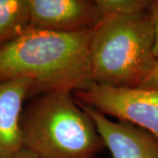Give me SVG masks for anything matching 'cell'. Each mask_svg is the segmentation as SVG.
<instances>
[{
    "mask_svg": "<svg viewBox=\"0 0 158 158\" xmlns=\"http://www.w3.org/2000/svg\"><path fill=\"white\" fill-rule=\"evenodd\" d=\"M91 31L62 34L30 28L0 48V82L27 79L29 96L85 90L94 83L90 60Z\"/></svg>",
    "mask_w": 158,
    "mask_h": 158,
    "instance_id": "cell-1",
    "label": "cell"
},
{
    "mask_svg": "<svg viewBox=\"0 0 158 158\" xmlns=\"http://www.w3.org/2000/svg\"><path fill=\"white\" fill-rule=\"evenodd\" d=\"M24 148L37 158H94L105 144L95 122L69 90L43 93L24 106Z\"/></svg>",
    "mask_w": 158,
    "mask_h": 158,
    "instance_id": "cell-2",
    "label": "cell"
},
{
    "mask_svg": "<svg viewBox=\"0 0 158 158\" xmlns=\"http://www.w3.org/2000/svg\"><path fill=\"white\" fill-rule=\"evenodd\" d=\"M155 28L148 10L106 16L91 31L90 60L94 83L114 88H137L152 70Z\"/></svg>",
    "mask_w": 158,
    "mask_h": 158,
    "instance_id": "cell-3",
    "label": "cell"
},
{
    "mask_svg": "<svg viewBox=\"0 0 158 158\" xmlns=\"http://www.w3.org/2000/svg\"><path fill=\"white\" fill-rule=\"evenodd\" d=\"M77 101L149 132L158 139V90L114 88L93 84L74 92Z\"/></svg>",
    "mask_w": 158,
    "mask_h": 158,
    "instance_id": "cell-4",
    "label": "cell"
},
{
    "mask_svg": "<svg viewBox=\"0 0 158 158\" xmlns=\"http://www.w3.org/2000/svg\"><path fill=\"white\" fill-rule=\"evenodd\" d=\"M29 27L62 34L90 31L103 15L96 0H27Z\"/></svg>",
    "mask_w": 158,
    "mask_h": 158,
    "instance_id": "cell-5",
    "label": "cell"
},
{
    "mask_svg": "<svg viewBox=\"0 0 158 158\" xmlns=\"http://www.w3.org/2000/svg\"><path fill=\"white\" fill-rule=\"evenodd\" d=\"M80 106L95 122L113 158H158V139L149 132L126 121H113L96 109Z\"/></svg>",
    "mask_w": 158,
    "mask_h": 158,
    "instance_id": "cell-6",
    "label": "cell"
},
{
    "mask_svg": "<svg viewBox=\"0 0 158 158\" xmlns=\"http://www.w3.org/2000/svg\"><path fill=\"white\" fill-rule=\"evenodd\" d=\"M31 88L27 79L0 82V158H12L24 148L21 115Z\"/></svg>",
    "mask_w": 158,
    "mask_h": 158,
    "instance_id": "cell-7",
    "label": "cell"
},
{
    "mask_svg": "<svg viewBox=\"0 0 158 158\" xmlns=\"http://www.w3.org/2000/svg\"><path fill=\"white\" fill-rule=\"evenodd\" d=\"M28 28L27 0H0V48Z\"/></svg>",
    "mask_w": 158,
    "mask_h": 158,
    "instance_id": "cell-8",
    "label": "cell"
},
{
    "mask_svg": "<svg viewBox=\"0 0 158 158\" xmlns=\"http://www.w3.org/2000/svg\"><path fill=\"white\" fill-rule=\"evenodd\" d=\"M98 7L106 16H125L148 10L151 0H96Z\"/></svg>",
    "mask_w": 158,
    "mask_h": 158,
    "instance_id": "cell-9",
    "label": "cell"
},
{
    "mask_svg": "<svg viewBox=\"0 0 158 158\" xmlns=\"http://www.w3.org/2000/svg\"><path fill=\"white\" fill-rule=\"evenodd\" d=\"M148 12L152 19L154 28H155L154 54L156 58L158 59V0H151V4L148 8Z\"/></svg>",
    "mask_w": 158,
    "mask_h": 158,
    "instance_id": "cell-10",
    "label": "cell"
},
{
    "mask_svg": "<svg viewBox=\"0 0 158 158\" xmlns=\"http://www.w3.org/2000/svg\"><path fill=\"white\" fill-rule=\"evenodd\" d=\"M139 88L158 90V59H156L152 70L148 75L147 77L143 80Z\"/></svg>",
    "mask_w": 158,
    "mask_h": 158,
    "instance_id": "cell-11",
    "label": "cell"
},
{
    "mask_svg": "<svg viewBox=\"0 0 158 158\" xmlns=\"http://www.w3.org/2000/svg\"><path fill=\"white\" fill-rule=\"evenodd\" d=\"M12 158H37L36 156L34 155L32 152H30L29 150L26 149V148H23L22 150L20 152H19Z\"/></svg>",
    "mask_w": 158,
    "mask_h": 158,
    "instance_id": "cell-12",
    "label": "cell"
},
{
    "mask_svg": "<svg viewBox=\"0 0 158 158\" xmlns=\"http://www.w3.org/2000/svg\"><path fill=\"white\" fill-rule=\"evenodd\" d=\"M94 158H98V157H94Z\"/></svg>",
    "mask_w": 158,
    "mask_h": 158,
    "instance_id": "cell-13",
    "label": "cell"
}]
</instances>
